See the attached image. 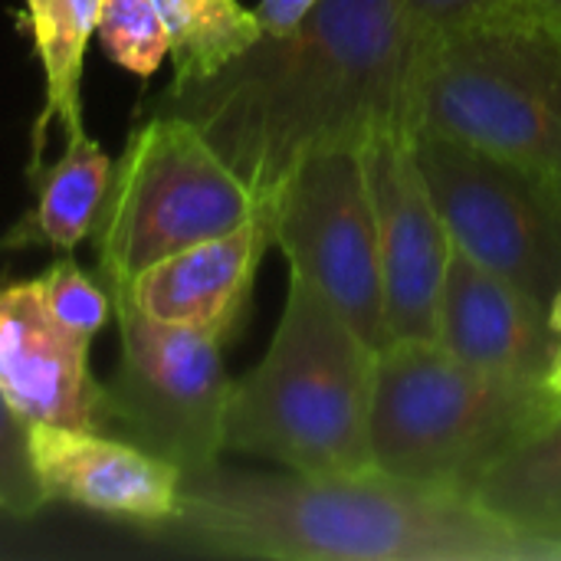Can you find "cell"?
Instances as JSON below:
<instances>
[{
	"mask_svg": "<svg viewBox=\"0 0 561 561\" xmlns=\"http://www.w3.org/2000/svg\"><path fill=\"white\" fill-rule=\"evenodd\" d=\"M470 500L500 523L561 546V404L473 483Z\"/></svg>",
	"mask_w": 561,
	"mask_h": 561,
	"instance_id": "e0dca14e",
	"label": "cell"
},
{
	"mask_svg": "<svg viewBox=\"0 0 561 561\" xmlns=\"http://www.w3.org/2000/svg\"><path fill=\"white\" fill-rule=\"evenodd\" d=\"M161 529L220 559L561 561L559 542L500 523L470 496L381 470L302 477L217 463L184 477L178 516Z\"/></svg>",
	"mask_w": 561,
	"mask_h": 561,
	"instance_id": "7a4b0ae2",
	"label": "cell"
},
{
	"mask_svg": "<svg viewBox=\"0 0 561 561\" xmlns=\"http://www.w3.org/2000/svg\"><path fill=\"white\" fill-rule=\"evenodd\" d=\"M112 164L115 161L85 131L66 138L62 154L30 178L36 201L0 237V250L49 247L59 253H72L82 240L95 233L112 181Z\"/></svg>",
	"mask_w": 561,
	"mask_h": 561,
	"instance_id": "9a60e30c",
	"label": "cell"
},
{
	"mask_svg": "<svg viewBox=\"0 0 561 561\" xmlns=\"http://www.w3.org/2000/svg\"><path fill=\"white\" fill-rule=\"evenodd\" d=\"M316 3H319V0H260V3L253 7V13H256L263 33H286V30H293Z\"/></svg>",
	"mask_w": 561,
	"mask_h": 561,
	"instance_id": "603a6c76",
	"label": "cell"
},
{
	"mask_svg": "<svg viewBox=\"0 0 561 561\" xmlns=\"http://www.w3.org/2000/svg\"><path fill=\"white\" fill-rule=\"evenodd\" d=\"M411 141L454 250L549 309L561 289V224L539 174L424 125Z\"/></svg>",
	"mask_w": 561,
	"mask_h": 561,
	"instance_id": "ba28073f",
	"label": "cell"
},
{
	"mask_svg": "<svg viewBox=\"0 0 561 561\" xmlns=\"http://www.w3.org/2000/svg\"><path fill=\"white\" fill-rule=\"evenodd\" d=\"M43 506L46 496L33 473L26 424L0 394V513L13 519H33Z\"/></svg>",
	"mask_w": 561,
	"mask_h": 561,
	"instance_id": "44dd1931",
	"label": "cell"
},
{
	"mask_svg": "<svg viewBox=\"0 0 561 561\" xmlns=\"http://www.w3.org/2000/svg\"><path fill=\"white\" fill-rule=\"evenodd\" d=\"M270 243L273 224L263 207L237 230L171 253L141 270L131 283L112 289H125L148 319L194 329L224 345L240 329Z\"/></svg>",
	"mask_w": 561,
	"mask_h": 561,
	"instance_id": "5bb4252c",
	"label": "cell"
},
{
	"mask_svg": "<svg viewBox=\"0 0 561 561\" xmlns=\"http://www.w3.org/2000/svg\"><path fill=\"white\" fill-rule=\"evenodd\" d=\"M26 23L33 33V49L43 66V108L33 125V154L26 178L43 168L49 125L59 122L66 138L82 135V62L85 46L95 36L102 0H23Z\"/></svg>",
	"mask_w": 561,
	"mask_h": 561,
	"instance_id": "2e32d148",
	"label": "cell"
},
{
	"mask_svg": "<svg viewBox=\"0 0 561 561\" xmlns=\"http://www.w3.org/2000/svg\"><path fill=\"white\" fill-rule=\"evenodd\" d=\"M39 293L53 319L79 339H95L115 316L112 296L102 279H92L69 253L43 270Z\"/></svg>",
	"mask_w": 561,
	"mask_h": 561,
	"instance_id": "ffe728a7",
	"label": "cell"
},
{
	"mask_svg": "<svg viewBox=\"0 0 561 561\" xmlns=\"http://www.w3.org/2000/svg\"><path fill=\"white\" fill-rule=\"evenodd\" d=\"M519 0H398L414 56L473 23L503 16Z\"/></svg>",
	"mask_w": 561,
	"mask_h": 561,
	"instance_id": "7402d4cb",
	"label": "cell"
},
{
	"mask_svg": "<svg viewBox=\"0 0 561 561\" xmlns=\"http://www.w3.org/2000/svg\"><path fill=\"white\" fill-rule=\"evenodd\" d=\"M266 210L289 273L316 286L375 352L391 345L362 148L306 154Z\"/></svg>",
	"mask_w": 561,
	"mask_h": 561,
	"instance_id": "9c48e42d",
	"label": "cell"
},
{
	"mask_svg": "<svg viewBox=\"0 0 561 561\" xmlns=\"http://www.w3.org/2000/svg\"><path fill=\"white\" fill-rule=\"evenodd\" d=\"M549 325H552V335H556V352H552V365H549V375H546V388L561 398V289L556 293L552 306H549Z\"/></svg>",
	"mask_w": 561,
	"mask_h": 561,
	"instance_id": "d4e9b609",
	"label": "cell"
},
{
	"mask_svg": "<svg viewBox=\"0 0 561 561\" xmlns=\"http://www.w3.org/2000/svg\"><path fill=\"white\" fill-rule=\"evenodd\" d=\"M434 128L533 174L561 171V36L506 13L411 62V128Z\"/></svg>",
	"mask_w": 561,
	"mask_h": 561,
	"instance_id": "5b68a950",
	"label": "cell"
},
{
	"mask_svg": "<svg viewBox=\"0 0 561 561\" xmlns=\"http://www.w3.org/2000/svg\"><path fill=\"white\" fill-rule=\"evenodd\" d=\"M434 342L454 358L516 385H546L556 352L549 309L460 250L447 263Z\"/></svg>",
	"mask_w": 561,
	"mask_h": 561,
	"instance_id": "4fadbf2b",
	"label": "cell"
},
{
	"mask_svg": "<svg viewBox=\"0 0 561 561\" xmlns=\"http://www.w3.org/2000/svg\"><path fill=\"white\" fill-rule=\"evenodd\" d=\"M362 164L378 230L388 335L391 342L434 339L454 243L421 174L411 131L371 138L362 145Z\"/></svg>",
	"mask_w": 561,
	"mask_h": 561,
	"instance_id": "30bf717a",
	"label": "cell"
},
{
	"mask_svg": "<svg viewBox=\"0 0 561 561\" xmlns=\"http://www.w3.org/2000/svg\"><path fill=\"white\" fill-rule=\"evenodd\" d=\"M539 184H542V194H546L549 207L556 210V217H559L561 224V171H556V174H539Z\"/></svg>",
	"mask_w": 561,
	"mask_h": 561,
	"instance_id": "484cf974",
	"label": "cell"
},
{
	"mask_svg": "<svg viewBox=\"0 0 561 561\" xmlns=\"http://www.w3.org/2000/svg\"><path fill=\"white\" fill-rule=\"evenodd\" d=\"M112 164L92 233L105 289L131 283L158 260L247 224L263 204L204 131L174 112H141Z\"/></svg>",
	"mask_w": 561,
	"mask_h": 561,
	"instance_id": "8992f818",
	"label": "cell"
},
{
	"mask_svg": "<svg viewBox=\"0 0 561 561\" xmlns=\"http://www.w3.org/2000/svg\"><path fill=\"white\" fill-rule=\"evenodd\" d=\"M559 404L546 385L493 378L434 339L391 342L375 362L371 463L394 480L470 496L473 483Z\"/></svg>",
	"mask_w": 561,
	"mask_h": 561,
	"instance_id": "277c9868",
	"label": "cell"
},
{
	"mask_svg": "<svg viewBox=\"0 0 561 561\" xmlns=\"http://www.w3.org/2000/svg\"><path fill=\"white\" fill-rule=\"evenodd\" d=\"M26 444L46 503H69L151 529L178 516L184 473L115 434L30 424Z\"/></svg>",
	"mask_w": 561,
	"mask_h": 561,
	"instance_id": "8fae6325",
	"label": "cell"
},
{
	"mask_svg": "<svg viewBox=\"0 0 561 561\" xmlns=\"http://www.w3.org/2000/svg\"><path fill=\"white\" fill-rule=\"evenodd\" d=\"M151 3L161 13L171 36L174 89L214 76L263 36L256 13L247 10L240 0H151Z\"/></svg>",
	"mask_w": 561,
	"mask_h": 561,
	"instance_id": "ac0fdd59",
	"label": "cell"
},
{
	"mask_svg": "<svg viewBox=\"0 0 561 561\" xmlns=\"http://www.w3.org/2000/svg\"><path fill=\"white\" fill-rule=\"evenodd\" d=\"M92 342L62 329L39 279L0 286V394L30 424L99 431L102 381L89 371Z\"/></svg>",
	"mask_w": 561,
	"mask_h": 561,
	"instance_id": "7c38bea8",
	"label": "cell"
},
{
	"mask_svg": "<svg viewBox=\"0 0 561 561\" xmlns=\"http://www.w3.org/2000/svg\"><path fill=\"white\" fill-rule=\"evenodd\" d=\"M510 13L526 16L533 23H542L549 30H556L561 36V0H519ZM506 16V13H503Z\"/></svg>",
	"mask_w": 561,
	"mask_h": 561,
	"instance_id": "cb8c5ba5",
	"label": "cell"
},
{
	"mask_svg": "<svg viewBox=\"0 0 561 561\" xmlns=\"http://www.w3.org/2000/svg\"><path fill=\"white\" fill-rule=\"evenodd\" d=\"M411 62L398 0H319L214 76L168 85L148 112L191 118L266 207L306 154L411 131Z\"/></svg>",
	"mask_w": 561,
	"mask_h": 561,
	"instance_id": "6da1fadb",
	"label": "cell"
},
{
	"mask_svg": "<svg viewBox=\"0 0 561 561\" xmlns=\"http://www.w3.org/2000/svg\"><path fill=\"white\" fill-rule=\"evenodd\" d=\"M378 352L306 279L289 273L286 306L260 365L233 381L224 450L302 477L368 473Z\"/></svg>",
	"mask_w": 561,
	"mask_h": 561,
	"instance_id": "3957f363",
	"label": "cell"
},
{
	"mask_svg": "<svg viewBox=\"0 0 561 561\" xmlns=\"http://www.w3.org/2000/svg\"><path fill=\"white\" fill-rule=\"evenodd\" d=\"M118 329V365L99 394V431L115 434L184 477L220 463L233 378L220 342L148 319L125 289H108Z\"/></svg>",
	"mask_w": 561,
	"mask_h": 561,
	"instance_id": "52a82bcc",
	"label": "cell"
},
{
	"mask_svg": "<svg viewBox=\"0 0 561 561\" xmlns=\"http://www.w3.org/2000/svg\"><path fill=\"white\" fill-rule=\"evenodd\" d=\"M95 36L105 56L141 79L154 76L171 56V36L151 0H102Z\"/></svg>",
	"mask_w": 561,
	"mask_h": 561,
	"instance_id": "d6986e66",
	"label": "cell"
}]
</instances>
